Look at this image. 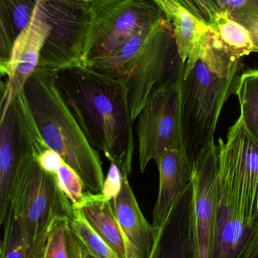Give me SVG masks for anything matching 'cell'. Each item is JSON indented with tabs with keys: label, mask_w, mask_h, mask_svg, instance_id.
Returning a JSON list of instances; mask_svg holds the SVG:
<instances>
[{
	"label": "cell",
	"mask_w": 258,
	"mask_h": 258,
	"mask_svg": "<svg viewBox=\"0 0 258 258\" xmlns=\"http://www.w3.org/2000/svg\"><path fill=\"white\" fill-rule=\"evenodd\" d=\"M197 1L209 15L211 24L223 11L222 6L219 0H197Z\"/></svg>",
	"instance_id": "cell-27"
},
{
	"label": "cell",
	"mask_w": 258,
	"mask_h": 258,
	"mask_svg": "<svg viewBox=\"0 0 258 258\" xmlns=\"http://www.w3.org/2000/svg\"><path fill=\"white\" fill-rule=\"evenodd\" d=\"M38 136L39 132L21 92L0 117V223L7 213L17 165Z\"/></svg>",
	"instance_id": "cell-9"
},
{
	"label": "cell",
	"mask_w": 258,
	"mask_h": 258,
	"mask_svg": "<svg viewBox=\"0 0 258 258\" xmlns=\"http://www.w3.org/2000/svg\"><path fill=\"white\" fill-rule=\"evenodd\" d=\"M165 15L151 0H92L83 67L105 60Z\"/></svg>",
	"instance_id": "cell-7"
},
{
	"label": "cell",
	"mask_w": 258,
	"mask_h": 258,
	"mask_svg": "<svg viewBox=\"0 0 258 258\" xmlns=\"http://www.w3.org/2000/svg\"><path fill=\"white\" fill-rule=\"evenodd\" d=\"M235 21L242 24L248 29L251 33V39L254 44L253 52H258V14L245 15L236 18Z\"/></svg>",
	"instance_id": "cell-26"
},
{
	"label": "cell",
	"mask_w": 258,
	"mask_h": 258,
	"mask_svg": "<svg viewBox=\"0 0 258 258\" xmlns=\"http://www.w3.org/2000/svg\"><path fill=\"white\" fill-rule=\"evenodd\" d=\"M159 188L152 224L160 230L177 202L192 186L194 166L183 147L173 149L156 161Z\"/></svg>",
	"instance_id": "cell-13"
},
{
	"label": "cell",
	"mask_w": 258,
	"mask_h": 258,
	"mask_svg": "<svg viewBox=\"0 0 258 258\" xmlns=\"http://www.w3.org/2000/svg\"><path fill=\"white\" fill-rule=\"evenodd\" d=\"M56 176L62 190L74 207L80 206L84 200L86 192L78 174L64 161L58 169Z\"/></svg>",
	"instance_id": "cell-22"
},
{
	"label": "cell",
	"mask_w": 258,
	"mask_h": 258,
	"mask_svg": "<svg viewBox=\"0 0 258 258\" xmlns=\"http://www.w3.org/2000/svg\"><path fill=\"white\" fill-rule=\"evenodd\" d=\"M85 258H86V257H85Z\"/></svg>",
	"instance_id": "cell-31"
},
{
	"label": "cell",
	"mask_w": 258,
	"mask_h": 258,
	"mask_svg": "<svg viewBox=\"0 0 258 258\" xmlns=\"http://www.w3.org/2000/svg\"><path fill=\"white\" fill-rule=\"evenodd\" d=\"M33 2H35V3H37L38 0H33Z\"/></svg>",
	"instance_id": "cell-30"
},
{
	"label": "cell",
	"mask_w": 258,
	"mask_h": 258,
	"mask_svg": "<svg viewBox=\"0 0 258 258\" xmlns=\"http://www.w3.org/2000/svg\"><path fill=\"white\" fill-rule=\"evenodd\" d=\"M86 258H92V257H89V256L87 255V254H86Z\"/></svg>",
	"instance_id": "cell-29"
},
{
	"label": "cell",
	"mask_w": 258,
	"mask_h": 258,
	"mask_svg": "<svg viewBox=\"0 0 258 258\" xmlns=\"http://www.w3.org/2000/svg\"><path fill=\"white\" fill-rule=\"evenodd\" d=\"M4 227L0 258H39L24 236L19 224L7 215L1 223Z\"/></svg>",
	"instance_id": "cell-20"
},
{
	"label": "cell",
	"mask_w": 258,
	"mask_h": 258,
	"mask_svg": "<svg viewBox=\"0 0 258 258\" xmlns=\"http://www.w3.org/2000/svg\"><path fill=\"white\" fill-rule=\"evenodd\" d=\"M223 10L233 20L245 15L258 14V0H219Z\"/></svg>",
	"instance_id": "cell-23"
},
{
	"label": "cell",
	"mask_w": 258,
	"mask_h": 258,
	"mask_svg": "<svg viewBox=\"0 0 258 258\" xmlns=\"http://www.w3.org/2000/svg\"><path fill=\"white\" fill-rule=\"evenodd\" d=\"M33 0H0V72L8 78L14 45L36 10Z\"/></svg>",
	"instance_id": "cell-16"
},
{
	"label": "cell",
	"mask_w": 258,
	"mask_h": 258,
	"mask_svg": "<svg viewBox=\"0 0 258 258\" xmlns=\"http://www.w3.org/2000/svg\"><path fill=\"white\" fill-rule=\"evenodd\" d=\"M83 244L71 226V219L55 220L45 236L39 258H85Z\"/></svg>",
	"instance_id": "cell-17"
},
{
	"label": "cell",
	"mask_w": 258,
	"mask_h": 258,
	"mask_svg": "<svg viewBox=\"0 0 258 258\" xmlns=\"http://www.w3.org/2000/svg\"><path fill=\"white\" fill-rule=\"evenodd\" d=\"M151 258H199L192 186L159 230Z\"/></svg>",
	"instance_id": "cell-11"
},
{
	"label": "cell",
	"mask_w": 258,
	"mask_h": 258,
	"mask_svg": "<svg viewBox=\"0 0 258 258\" xmlns=\"http://www.w3.org/2000/svg\"><path fill=\"white\" fill-rule=\"evenodd\" d=\"M39 138L17 165L6 216L12 217L19 224L27 242L39 257L45 236L55 220L72 219L75 209L62 190L57 176L44 170L38 162L34 147Z\"/></svg>",
	"instance_id": "cell-3"
},
{
	"label": "cell",
	"mask_w": 258,
	"mask_h": 258,
	"mask_svg": "<svg viewBox=\"0 0 258 258\" xmlns=\"http://www.w3.org/2000/svg\"><path fill=\"white\" fill-rule=\"evenodd\" d=\"M111 165L105 178L101 194L109 200H113L122 187L123 174L116 164L110 162Z\"/></svg>",
	"instance_id": "cell-24"
},
{
	"label": "cell",
	"mask_w": 258,
	"mask_h": 258,
	"mask_svg": "<svg viewBox=\"0 0 258 258\" xmlns=\"http://www.w3.org/2000/svg\"><path fill=\"white\" fill-rule=\"evenodd\" d=\"M209 26L226 49L238 60H242L254 51V44L248 29L233 20L226 11L223 10Z\"/></svg>",
	"instance_id": "cell-18"
},
{
	"label": "cell",
	"mask_w": 258,
	"mask_h": 258,
	"mask_svg": "<svg viewBox=\"0 0 258 258\" xmlns=\"http://www.w3.org/2000/svg\"><path fill=\"white\" fill-rule=\"evenodd\" d=\"M218 156L224 161L245 195L258 202V141L239 119L218 141Z\"/></svg>",
	"instance_id": "cell-12"
},
{
	"label": "cell",
	"mask_w": 258,
	"mask_h": 258,
	"mask_svg": "<svg viewBox=\"0 0 258 258\" xmlns=\"http://www.w3.org/2000/svg\"><path fill=\"white\" fill-rule=\"evenodd\" d=\"M241 258H258V233Z\"/></svg>",
	"instance_id": "cell-28"
},
{
	"label": "cell",
	"mask_w": 258,
	"mask_h": 258,
	"mask_svg": "<svg viewBox=\"0 0 258 258\" xmlns=\"http://www.w3.org/2000/svg\"><path fill=\"white\" fill-rule=\"evenodd\" d=\"M234 89L240 105L241 119L247 131L258 141V68L244 72Z\"/></svg>",
	"instance_id": "cell-19"
},
{
	"label": "cell",
	"mask_w": 258,
	"mask_h": 258,
	"mask_svg": "<svg viewBox=\"0 0 258 258\" xmlns=\"http://www.w3.org/2000/svg\"><path fill=\"white\" fill-rule=\"evenodd\" d=\"M35 156L42 168L51 174H56L62 162V156L50 149L46 144H42L34 152Z\"/></svg>",
	"instance_id": "cell-25"
},
{
	"label": "cell",
	"mask_w": 258,
	"mask_h": 258,
	"mask_svg": "<svg viewBox=\"0 0 258 258\" xmlns=\"http://www.w3.org/2000/svg\"><path fill=\"white\" fill-rule=\"evenodd\" d=\"M22 92L30 116L45 144L78 174L86 192L101 194L106 177L99 155L62 96L53 72L36 68Z\"/></svg>",
	"instance_id": "cell-2"
},
{
	"label": "cell",
	"mask_w": 258,
	"mask_h": 258,
	"mask_svg": "<svg viewBox=\"0 0 258 258\" xmlns=\"http://www.w3.org/2000/svg\"><path fill=\"white\" fill-rule=\"evenodd\" d=\"M92 0H38L31 24L43 42L37 68L83 66Z\"/></svg>",
	"instance_id": "cell-5"
},
{
	"label": "cell",
	"mask_w": 258,
	"mask_h": 258,
	"mask_svg": "<svg viewBox=\"0 0 258 258\" xmlns=\"http://www.w3.org/2000/svg\"><path fill=\"white\" fill-rule=\"evenodd\" d=\"M236 77H221L199 57L185 65L180 82L182 132L183 147L193 166L215 143L218 119Z\"/></svg>",
	"instance_id": "cell-4"
},
{
	"label": "cell",
	"mask_w": 258,
	"mask_h": 258,
	"mask_svg": "<svg viewBox=\"0 0 258 258\" xmlns=\"http://www.w3.org/2000/svg\"><path fill=\"white\" fill-rule=\"evenodd\" d=\"M74 208L120 257L138 258L118 223L112 200L86 192L83 203Z\"/></svg>",
	"instance_id": "cell-15"
},
{
	"label": "cell",
	"mask_w": 258,
	"mask_h": 258,
	"mask_svg": "<svg viewBox=\"0 0 258 258\" xmlns=\"http://www.w3.org/2000/svg\"><path fill=\"white\" fill-rule=\"evenodd\" d=\"M118 223L138 258H151L159 230L144 216L129 182L123 175L122 187L112 200Z\"/></svg>",
	"instance_id": "cell-14"
},
{
	"label": "cell",
	"mask_w": 258,
	"mask_h": 258,
	"mask_svg": "<svg viewBox=\"0 0 258 258\" xmlns=\"http://www.w3.org/2000/svg\"><path fill=\"white\" fill-rule=\"evenodd\" d=\"M192 187L199 258H211L218 202V147L215 143L194 165Z\"/></svg>",
	"instance_id": "cell-10"
},
{
	"label": "cell",
	"mask_w": 258,
	"mask_h": 258,
	"mask_svg": "<svg viewBox=\"0 0 258 258\" xmlns=\"http://www.w3.org/2000/svg\"><path fill=\"white\" fill-rule=\"evenodd\" d=\"M75 209L71 220V226L84 247L87 255L92 258H121L90 227L81 214Z\"/></svg>",
	"instance_id": "cell-21"
},
{
	"label": "cell",
	"mask_w": 258,
	"mask_h": 258,
	"mask_svg": "<svg viewBox=\"0 0 258 258\" xmlns=\"http://www.w3.org/2000/svg\"><path fill=\"white\" fill-rule=\"evenodd\" d=\"M180 82L156 94L136 118L138 159L142 173L151 161L156 162L169 150L183 147Z\"/></svg>",
	"instance_id": "cell-8"
},
{
	"label": "cell",
	"mask_w": 258,
	"mask_h": 258,
	"mask_svg": "<svg viewBox=\"0 0 258 258\" xmlns=\"http://www.w3.org/2000/svg\"><path fill=\"white\" fill-rule=\"evenodd\" d=\"M58 87L92 147L131 174L134 121L125 86L85 67L53 72Z\"/></svg>",
	"instance_id": "cell-1"
},
{
	"label": "cell",
	"mask_w": 258,
	"mask_h": 258,
	"mask_svg": "<svg viewBox=\"0 0 258 258\" xmlns=\"http://www.w3.org/2000/svg\"><path fill=\"white\" fill-rule=\"evenodd\" d=\"M184 71L174 29L165 18L153 27L122 81L133 121L156 94L180 83Z\"/></svg>",
	"instance_id": "cell-6"
}]
</instances>
